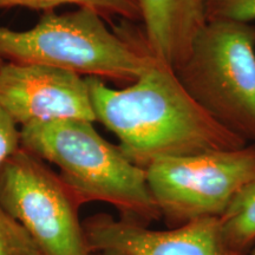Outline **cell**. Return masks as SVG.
I'll return each instance as SVG.
<instances>
[{
  "instance_id": "6da1fadb",
  "label": "cell",
  "mask_w": 255,
  "mask_h": 255,
  "mask_svg": "<svg viewBox=\"0 0 255 255\" xmlns=\"http://www.w3.org/2000/svg\"><path fill=\"white\" fill-rule=\"evenodd\" d=\"M85 79L96 122L113 132L124 156L144 170L161 158L248 144L201 109L174 69L156 57L135 82L120 90L100 78Z\"/></svg>"
},
{
  "instance_id": "7a4b0ae2",
  "label": "cell",
  "mask_w": 255,
  "mask_h": 255,
  "mask_svg": "<svg viewBox=\"0 0 255 255\" xmlns=\"http://www.w3.org/2000/svg\"><path fill=\"white\" fill-rule=\"evenodd\" d=\"M122 20L110 30L105 19L90 8L65 13L45 12L26 31L0 25V57L8 63L38 64L131 84L150 65L155 56L144 34Z\"/></svg>"
},
{
  "instance_id": "3957f363",
  "label": "cell",
  "mask_w": 255,
  "mask_h": 255,
  "mask_svg": "<svg viewBox=\"0 0 255 255\" xmlns=\"http://www.w3.org/2000/svg\"><path fill=\"white\" fill-rule=\"evenodd\" d=\"M21 148L57 165L59 176L81 205L109 203L120 218L149 226L161 214L144 169L129 161L119 145L88 121H63L20 128Z\"/></svg>"
},
{
  "instance_id": "277c9868",
  "label": "cell",
  "mask_w": 255,
  "mask_h": 255,
  "mask_svg": "<svg viewBox=\"0 0 255 255\" xmlns=\"http://www.w3.org/2000/svg\"><path fill=\"white\" fill-rule=\"evenodd\" d=\"M187 94L229 132L255 143V26L210 20L174 70Z\"/></svg>"
},
{
  "instance_id": "5b68a950",
  "label": "cell",
  "mask_w": 255,
  "mask_h": 255,
  "mask_svg": "<svg viewBox=\"0 0 255 255\" xmlns=\"http://www.w3.org/2000/svg\"><path fill=\"white\" fill-rule=\"evenodd\" d=\"M145 176L161 219L170 228L221 218L235 197L255 182V143L157 159L145 169Z\"/></svg>"
},
{
  "instance_id": "8992f818",
  "label": "cell",
  "mask_w": 255,
  "mask_h": 255,
  "mask_svg": "<svg viewBox=\"0 0 255 255\" xmlns=\"http://www.w3.org/2000/svg\"><path fill=\"white\" fill-rule=\"evenodd\" d=\"M0 206L44 255H92L79 220L82 205L59 174L24 148L0 167Z\"/></svg>"
},
{
  "instance_id": "52a82bcc",
  "label": "cell",
  "mask_w": 255,
  "mask_h": 255,
  "mask_svg": "<svg viewBox=\"0 0 255 255\" xmlns=\"http://www.w3.org/2000/svg\"><path fill=\"white\" fill-rule=\"evenodd\" d=\"M0 108L20 128L63 121L96 122L87 79L38 64H2Z\"/></svg>"
},
{
  "instance_id": "ba28073f",
  "label": "cell",
  "mask_w": 255,
  "mask_h": 255,
  "mask_svg": "<svg viewBox=\"0 0 255 255\" xmlns=\"http://www.w3.org/2000/svg\"><path fill=\"white\" fill-rule=\"evenodd\" d=\"M96 255H244L229 250L220 218H205L168 231L100 213L83 221Z\"/></svg>"
},
{
  "instance_id": "9c48e42d",
  "label": "cell",
  "mask_w": 255,
  "mask_h": 255,
  "mask_svg": "<svg viewBox=\"0 0 255 255\" xmlns=\"http://www.w3.org/2000/svg\"><path fill=\"white\" fill-rule=\"evenodd\" d=\"M149 50L174 70L207 24L205 0H137Z\"/></svg>"
},
{
  "instance_id": "30bf717a",
  "label": "cell",
  "mask_w": 255,
  "mask_h": 255,
  "mask_svg": "<svg viewBox=\"0 0 255 255\" xmlns=\"http://www.w3.org/2000/svg\"><path fill=\"white\" fill-rule=\"evenodd\" d=\"M220 220L229 250L248 255L255 244V182L235 197Z\"/></svg>"
},
{
  "instance_id": "8fae6325",
  "label": "cell",
  "mask_w": 255,
  "mask_h": 255,
  "mask_svg": "<svg viewBox=\"0 0 255 255\" xmlns=\"http://www.w3.org/2000/svg\"><path fill=\"white\" fill-rule=\"evenodd\" d=\"M62 5H76L78 8H90L105 20L121 18L127 21H139L141 12L137 0H0V9L26 7L31 9L53 11Z\"/></svg>"
},
{
  "instance_id": "7c38bea8",
  "label": "cell",
  "mask_w": 255,
  "mask_h": 255,
  "mask_svg": "<svg viewBox=\"0 0 255 255\" xmlns=\"http://www.w3.org/2000/svg\"><path fill=\"white\" fill-rule=\"evenodd\" d=\"M0 255H44L26 229L0 206Z\"/></svg>"
},
{
  "instance_id": "4fadbf2b",
  "label": "cell",
  "mask_w": 255,
  "mask_h": 255,
  "mask_svg": "<svg viewBox=\"0 0 255 255\" xmlns=\"http://www.w3.org/2000/svg\"><path fill=\"white\" fill-rule=\"evenodd\" d=\"M207 21H255V0H205Z\"/></svg>"
},
{
  "instance_id": "5bb4252c",
  "label": "cell",
  "mask_w": 255,
  "mask_h": 255,
  "mask_svg": "<svg viewBox=\"0 0 255 255\" xmlns=\"http://www.w3.org/2000/svg\"><path fill=\"white\" fill-rule=\"evenodd\" d=\"M21 148L20 129L18 124L0 108V167Z\"/></svg>"
},
{
  "instance_id": "9a60e30c",
  "label": "cell",
  "mask_w": 255,
  "mask_h": 255,
  "mask_svg": "<svg viewBox=\"0 0 255 255\" xmlns=\"http://www.w3.org/2000/svg\"><path fill=\"white\" fill-rule=\"evenodd\" d=\"M4 63H5V60L2 59L1 57H0V68H1V65H2V64H4Z\"/></svg>"
}]
</instances>
